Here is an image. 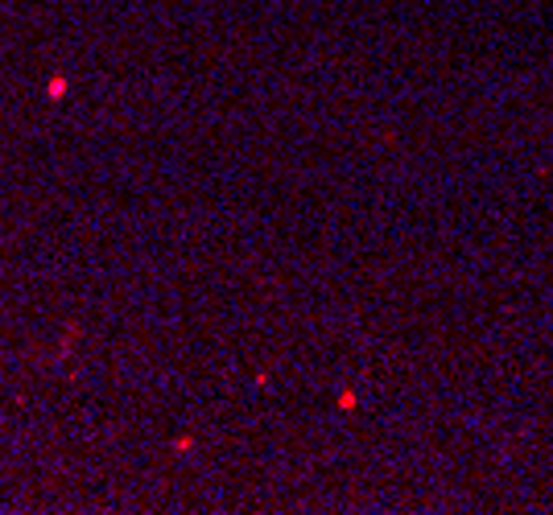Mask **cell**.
<instances>
[{"label": "cell", "instance_id": "1", "mask_svg": "<svg viewBox=\"0 0 553 515\" xmlns=\"http://www.w3.org/2000/svg\"><path fill=\"white\" fill-rule=\"evenodd\" d=\"M62 91H67V79H62V74H54V79H50V87H46V95H50V99H62Z\"/></svg>", "mask_w": 553, "mask_h": 515}]
</instances>
